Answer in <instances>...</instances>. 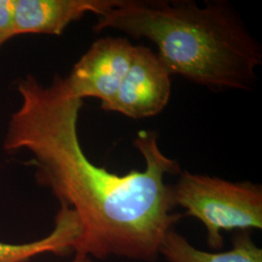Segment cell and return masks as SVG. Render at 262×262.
Instances as JSON below:
<instances>
[{"label":"cell","instance_id":"5b68a950","mask_svg":"<svg viewBox=\"0 0 262 262\" xmlns=\"http://www.w3.org/2000/svg\"><path fill=\"white\" fill-rule=\"evenodd\" d=\"M135 50L125 38L98 39L64 77L68 89L82 100L92 97L107 102L122 83Z\"/></svg>","mask_w":262,"mask_h":262},{"label":"cell","instance_id":"277c9868","mask_svg":"<svg viewBox=\"0 0 262 262\" xmlns=\"http://www.w3.org/2000/svg\"><path fill=\"white\" fill-rule=\"evenodd\" d=\"M170 72L149 48L136 46L130 66L116 94L101 104L105 111L131 119L149 118L161 112L171 94Z\"/></svg>","mask_w":262,"mask_h":262},{"label":"cell","instance_id":"7a4b0ae2","mask_svg":"<svg viewBox=\"0 0 262 262\" xmlns=\"http://www.w3.org/2000/svg\"><path fill=\"white\" fill-rule=\"evenodd\" d=\"M94 28L150 40L171 75L212 91L251 90L262 63L259 43L224 1L118 0Z\"/></svg>","mask_w":262,"mask_h":262},{"label":"cell","instance_id":"ba28073f","mask_svg":"<svg viewBox=\"0 0 262 262\" xmlns=\"http://www.w3.org/2000/svg\"><path fill=\"white\" fill-rule=\"evenodd\" d=\"M159 254L167 262H262V249L249 230L237 232L229 251L209 253L193 247L173 228L162 239Z\"/></svg>","mask_w":262,"mask_h":262},{"label":"cell","instance_id":"52a82bcc","mask_svg":"<svg viewBox=\"0 0 262 262\" xmlns=\"http://www.w3.org/2000/svg\"><path fill=\"white\" fill-rule=\"evenodd\" d=\"M83 234L84 228L75 211L60 205L50 234L28 243L0 242V262H28L44 253L66 255L75 253Z\"/></svg>","mask_w":262,"mask_h":262},{"label":"cell","instance_id":"6da1fadb","mask_svg":"<svg viewBox=\"0 0 262 262\" xmlns=\"http://www.w3.org/2000/svg\"><path fill=\"white\" fill-rule=\"evenodd\" d=\"M17 91L19 105L10 117L4 149L28 152L38 183L75 211L84 228L76 255L155 261L162 239L182 217L173 212L172 187L164 180L181 167L161 151L157 133L140 131L134 139L145 170L118 175L95 165L83 150L78 135L83 100L66 78L56 74L46 85L28 74Z\"/></svg>","mask_w":262,"mask_h":262},{"label":"cell","instance_id":"8992f818","mask_svg":"<svg viewBox=\"0 0 262 262\" xmlns=\"http://www.w3.org/2000/svg\"><path fill=\"white\" fill-rule=\"evenodd\" d=\"M118 0H14L15 35H61L85 14L102 16Z\"/></svg>","mask_w":262,"mask_h":262},{"label":"cell","instance_id":"9c48e42d","mask_svg":"<svg viewBox=\"0 0 262 262\" xmlns=\"http://www.w3.org/2000/svg\"><path fill=\"white\" fill-rule=\"evenodd\" d=\"M15 36L14 0H0V48Z\"/></svg>","mask_w":262,"mask_h":262},{"label":"cell","instance_id":"30bf717a","mask_svg":"<svg viewBox=\"0 0 262 262\" xmlns=\"http://www.w3.org/2000/svg\"><path fill=\"white\" fill-rule=\"evenodd\" d=\"M71 262H93L92 258L89 256H82V255H76L74 259Z\"/></svg>","mask_w":262,"mask_h":262},{"label":"cell","instance_id":"3957f363","mask_svg":"<svg viewBox=\"0 0 262 262\" xmlns=\"http://www.w3.org/2000/svg\"><path fill=\"white\" fill-rule=\"evenodd\" d=\"M172 187L175 206L201 222L213 250L224 246L222 232L262 229V187L251 182H230L203 174L181 172Z\"/></svg>","mask_w":262,"mask_h":262}]
</instances>
